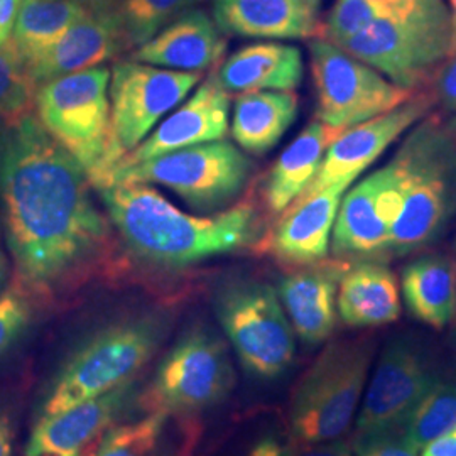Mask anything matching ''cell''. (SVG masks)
<instances>
[{
	"mask_svg": "<svg viewBox=\"0 0 456 456\" xmlns=\"http://www.w3.org/2000/svg\"><path fill=\"white\" fill-rule=\"evenodd\" d=\"M354 183L340 181L314 195L296 200L277 216L276 227L262 237L257 247L277 262L291 267L326 261L340 201Z\"/></svg>",
	"mask_w": 456,
	"mask_h": 456,
	"instance_id": "cell-15",
	"label": "cell"
},
{
	"mask_svg": "<svg viewBox=\"0 0 456 456\" xmlns=\"http://www.w3.org/2000/svg\"><path fill=\"white\" fill-rule=\"evenodd\" d=\"M337 310L343 323L354 328L394 323L401 314L399 282L382 262H350L338 282Z\"/></svg>",
	"mask_w": 456,
	"mask_h": 456,
	"instance_id": "cell-24",
	"label": "cell"
},
{
	"mask_svg": "<svg viewBox=\"0 0 456 456\" xmlns=\"http://www.w3.org/2000/svg\"><path fill=\"white\" fill-rule=\"evenodd\" d=\"M98 193L126 250L158 269H184L261 242V216L250 201L195 216L142 183L112 184Z\"/></svg>",
	"mask_w": 456,
	"mask_h": 456,
	"instance_id": "cell-2",
	"label": "cell"
},
{
	"mask_svg": "<svg viewBox=\"0 0 456 456\" xmlns=\"http://www.w3.org/2000/svg\"><path fill=\"white\" fill-rule=\"evenodd\" d=\"M37 85L11 39L0 46V118L17 120L31 115Z\"/></svg>",
	"mask_w": 456,
	"mask_h": 456,
	"instance_id": "cell-33",
	"label": "cell"
},
{
	"mask_svg": "<svg viewBox=\"0 0 456 456\" xmlns=\"http://www.w3.org/2000/svg\"><path fill=\"white\" fill-rule=\"evenodd\" d=\"M233 386L227 343L210 326L195 323L164 355L141 404L147 412L193 416L224 403Z\"/></svg>",
	"mask_w": 456,
	"mask_h": 456,
	"instance_id": "cell-8",
	"label": "cell"
},
{
	"mask_svg": "<svg viewBox=\"0 0 456 456\" xmlns=\"http://www.w3.org/2000/svg\"><path fill=\"white\" fill-rule=\"evenodd\" d=\"M86 12L73 0H22L11 43L29 68Z\"/></svg>",
	"mask_w": 456,
	"mask_h": 456,
	"instance_id": "cell-30",
	"label": "cell"
},
{
	"mask_svg": "<svg viewBox=\"0 0 456 456\" xmlns=\"http://www.w3.org/2000/svg\"><path fill=\"white\" fill-rule=\"evenodd\" d=\"M450 39V22L379 20L333 45L372 66L392 83L416 90L435 66L448 58Z\"/></svg>",
	"mask_w": 456,
	"mask_h": 456,
	"instance_id": "cell-12",
	"label": "cell"
},
{
	"mask_svg": "<svg viewBox=\"0 0 456 456\" xmlns=\"http://www.w3.org/2000/svg\"><path fill=\"white\" fill-rule=\"evenodd\" d=\"M254 163L240 149L222 141L184 147L124 169H112L97 190L142 183L161 184L200 212H218L244 191Z\"/></svg>",
	"mask_w": 456,
	"mask_h": 456,
	"instance_id": "cell-6",
	"label": "cell"
},
{
	"mask_svg": "<svg viewBox=\"0 0 456 456\" xmlns=\"http://www.w3.org/2000/svg\"><path fill=\"white\" fill-rule=\"evenodd\" d=\"M166 320L146 313L103 325L86 337L49 382L39 414H53L115 391L146 367L161 346Z\"/></svg>",
	"mask_w": 456,
	"mask_h": 456,
	"instance_id": "cell-4",
	"label": "cell"
},
{
	"mask_svg": "<svg viewBox=\"0 0 456 456\" xmlns=\"http://www.w3.org/2000/svg\"><path fill=\"white\" fill-rule=\"evenodd\" d=\"M203 0H115V16L129 49L139 48Z\"/></svg>",
	"mask_w": 456,
	"mask_h": 456,
	"instance_id": "cell-31",
	"label": "cell"
},
{
	"mask_svg": "<svg viewBox=\"0 0 456 456\" xmlns=\"http://www.w3.org/2000/svg\"><path fill=\"white\" fill-rule=\"evenodd\" d=\"M180 418L156 411L142 419L112 426L94 456H191L195 440L183 433Z\"/></svg>",
	"mask_w": 456,
	"mask_h": 456,
	"instance_id": "cell-29",
	"label": "cell"
},
{
	"mask_svg": "<svg viewBox=\"0 0 456 456\" xmlns=\"http://www.w3.org/2000/svg\"><path fill=\"white\" fill-rule=\"evenodd\" d=\"M421 456H456V428L428 443L421 450Z\"/></svg>",
	"mask_w": 456,
	"mask_h": 456,
	"instance_id": "cell-39",
	"label": "cell"
},
{
	"mask_svg": "<svg viewBox=\"0 0 456 456\" xmlns=\"http://www.w3.org/2000/svg\"><path fill=\"white\" fill-rule=\"evenodd\" d=\"M5 279H7V259H5V254H4V248H2V242H0V294L4 291Z\"/></svg>",
	"mask_w": 456,
	"mask_h": 456,
	"instance_id": "cell-44",
	"label": "cell"
},
{
	"mask_svg": "<svg viewBox=\"0 0 456 456\" xmlns=\"http://www.w3.org/2000/svg\"><path fill=\"white\" fill-rule=\"evenodd\" d=\"M436 98L446 112L456 117V53L441 68L436 78Z\"/></svg>",
	"mask_w": 456,
	"mask_h": 456,
	"instance_id": "cell-36",
	"label": "cell"
},
{
	"mask_svg": "<svg viewBox=\"0 0 456 456\" xmlns=\"http://www.w3.org/2000/svg\"><path fill=\"white\" fill-rule=\"evenodd\" d=\"M352 450L355 456H419V450L408 440L404 429L354 436Z\"/></svg>",
	"mask_w": 456,
	"mask_h": 456,
	"instance_id": "cell-35",
	"label": "cell"
},
{
	"mask_svg": "<svg viewBox=\"0 0 456 456\" xmlns=\"http://www.w3.org/2000/svg\"><path fill=\"white\" fill-rule=\"evenodd\" d=\"M455 248H456V242H455Z\"/></svg>",
	"mask_w": 456,
	"mask_h": 456,
	"instance_id": "cell-47",
	"label": "cell"
},
{
	"mask_svg": "<svg viewBox=\"0 0 456 456\" xmlns=\"http://www.w3.org/2000/svg\"><path fill=\"white\" fill-rule=\"evenodd\" d=\"M374 348L367 342L330 343L301 377L291 397L296 444L338 440L350 428L365 391Z\"/></svg>",
	"mask_w": 456,
	"mask_h": 456,
	"instance_id": "cell-5",
	"label": "cell"
},
{
	"mask_svg": "<svg viewBox=\"0 0 456 456\" xmlns=\"http://www.w3.org/2000/svg\"><path fill=\"white\" fill-rule=\"evenodd\" d=\"M110 69L95 66L37 86L34 109L49 135L82 164L90 180L110 142Z\"/></svg>",
	"mask_w": 456,
	"mask_h": 456,
	"instance_id": "cell-9",
	"label": "cell"
},
{
	"mask_svg": "<svg viewBox=\"0 0 456 456\" xmlns=\"http://www.w3.org/2000/svg\"><path fill=\"white\" fill-rule=\"evenodd\" d=\"M247 456H296V453L293 446L284 444L274 436H265L248 452Z\"/></svg>",
	"mask_w": 456,
	"mask_h": 456,
	"instance_id": "cell-40",
	"label": "cell"
},
{
	"mask_svg": "<svg viewBox=\"0 0 456 456\" xmlns=\"http://www.w3.org/2000/svg\"><path fill=\"white\" fill-rule=\"evenodd\" d=\"M299 97L294 90L245 92L235 100L232 135L248 154L269 152L297 117Z\"/></svg>",
	"mask_w": 456,
	"mask_h": 456,
	"instance_id": "cell-26",
	"label": "cell"
},
{
	"mask_svg": "<svg viewBox=\"0 0 456 456\" xmlns=\"http://www.w3.org/2000/svg\"><path fill=\"white\" fill-rule=\"evenodd\" d=\"M213 310L247 374L274 380L291 367L293 326L271 284L257 279L228 281L215 294Z\"/></svg>",
	"mask_w": 456,
	"mask_h": 456,
	"instance_id": "cell-7",
	"label": "cell"
},
{
	"mask_svg": "<svg viewBox=\"0 0 456 456\" xmlns=\"http://www.w3.org/2000/svg\"><path fill=\"white\" fill-rule=\"evenodd\" d=\"M0 212L26 297H61L114 262V227L88 173L33 115L0 124Z\"/></svg>",
	"mask_w": 456,
	"mask_h": 456,
	"instance_id": "cell-1",
	"label": "cell"
},
{
	"mask_svg": "<svg viewBox=\"0 0 456 456\" xmlns=\"http://www.w3.org/2000/svg\"><path fill=\"white\" fill-rule=\"evenodd\" d=\"M453 322H455V325H456V311H455V318H453Z\"/></svg>",
	"mask_w": 456,
	"mask_h": 456,
	"instance_id": "cell-46",
	"label": "cell"
},
{
	"mask_svg": "<svg viewBox=\"0 0 456 456\" xmlns=\"http://www.w3.org/2000/svg\"><path fill=\"white\" fill-rule=\"evenodd\" d=\"M318 11L310 0H213L222 33L257 39H310L322 29Z\"/></svg>",
	"mask_w": 456,
	"mask_h": 456,
	"instance_id": "cell-22",
	"label": "cell"
},
{
	"mask_svg": "<svg viewBox=\"0 0 456 456\" xmlns=\"http://www.w3.org/2000/svg\"><path fill=\"white\" fill-rule=\"evenodd\" d=\"M446 5H448V11H450V28H452V39H450V54H455L456 53V0H446ZM446 58V60H448Z\"/></svg>",
	"mask_w": 456,
	"mask_h": 456,
	"instance_id": "cell-42",
	"label": "cell"
},
{
	"mask_svg": "<svg viewBox=\"0 0 456 456\" xmlns=\"http://www.w3.org/2000/svg\"><path fill=\"white\" fill-rule=\"evenodd\" d=\"M14 452V428L7 414L0 412V456H12Z\"/></svg>",
	"mask_w": 456,
	"mask_h": 456,
	"instance_id": "cell-41",
	"label": "cell"
},
{
	"mask_svg": "<svg viewBox=\"0 0 456 456\" xmlns=\"http://www.w3.org/2000/svg\"><path fill=\"white\" fill-rule=\"evenodd\" d=\"M350 261H322L297 267L277 288L281 305L293 331L308 345L330 338L337 325L338 282Z\"/></svg>",
	"mask_w": 456,
	"mask_h": 456,
	"instance_id": "cell-19",
	"label": "cell"
},
{
	"mask_svg": "<svg viewBox=\"0 0 456 456\" xmlns=\"http://www.w3.org/2000/svg\"><path fill=\"white\" fill-rule=\"evenodd\" d=\"M310 68L316 90V120L331 127L352 126L391 112L416 95L345 49L314 37L310 41Z\"/></svg>",
	"mask_w": 456,
	"mask_h": 456,
	"instance_id": "cell-11",
	"label": "cell"
},
{
	"mask_svg": "<svg viewBox=\"0 0 456 456\" xmlns=\"http://www.w3.org/2000/svg\"><path fill=\"white\" fill-rule=\"evenodd\" d=\"M201 73L175 71L139 61H118L110 75V142L100 171L92 178L95 188L107 173L147 137L169 110L180 105Z\"/></svg>",
	"mask_w": 456,
	"mask_h": 456,
	"instance_id": "cell-10",
	"label": "cell"
},
{
	"mask_svg": "<svg viewBox=\"0 0 456 456\" xmlns=\"http://www.w3.org/2000/svg\"><path fill=\"white\" fill-rule=\"evenodd\" d=\"M310 2H313V4H314V5H318V7H320V5H322V0H310Z\"/></svg>",
	"mask_w": 456,
	"mask_h": 456,
	"instance_id": "cell-45",
	"label": "cell"
},
{
	"mask_svg": "<svg viewBox=\"0 0 456 456\" xmlns=\"http://www.w3.org/2000/svg\"><path fill=\"white\" fill-rule=\"evenodd\" d=\"M228 110L230 95L218 85L213 71L200 85L193 97L181 105L175 114L167 117L156 131L129 154H126L112 169L131 167L184 147L225 139Z\"/></svg>",
	"mask_w": 456,
	"mask_h": 456,
	"instance_id": "cell-17",
	"label": "cell"
},
{
	"mask_svg": "<svg viewBox=\"0 0 456 456\" xmlns=\"http://www.w3.org/2000/svg\"><path fill=\"white\" fill-rule=\"evenodd\" d=\"M343 131L345 129L313 120L281 152L264 184V201L273 216L277 218L281 213L286 212L294 200L305 191L316 176L328 147L338 139Z\"/></svg>",
	"mask_w": 456,
	"mask_h": 456,
	"instance_id": "cell-25",
	"label": "cell"
},
{
	"mask_svg": "<svg viewBox=\"0 0 456 456\" xmlns=\"http://www.w3.org/2000/svg\"><path fill=\"white\" fill-rule=\"evenodd\" d=\"M296 456H355V453H352L346 443L331 440L305 444Z\"/></svg>",
	"mask_w": 456,
	"mask_h": 456,
	"instance_id": "cell-38",
	"label": "cell"
},
{
	"mask_svg": "<svg viewBox=\"0 0 456 456\" xmlns=\"http://www.w3.org/2000/svg\"><path fill=\"white\" fill-rule=\"evenodd\" d=\"M379 20L450 22V11L446 0H335L320 37L340 43Z\"/></svg>",
	"mask_w": 456,
	"mask_h": 456,
	"instance_id": "cell-28",
	"label": "cell"
},
{
	"mask_svg": "<svg viewBox=\"0 0 456 456\" xmlns=\"http://www.w3.org/2000/svg\"><path fill=\"white\" fill-rule=\"evenodd\" d=\"M31 323V306L24 294H0V357H4Z\"/></svg>",
	"mask_w": 456,
	"mask_h": 456,
	"instance_id": "cell-34",
	"label": "cell"
},
{
	"mask_svg": "<svg viewBox=\"0 0 456 456\" xmlns=\"http://www.w3.org/2000/svg\"><path fill=\"white\" fill-rule=\"evenodd\" d=\"M82 4L88 11H100V9H112L115 0H73Z\"/></svg>",
	"mask_w": 456,
	"mask_h": 456,
	"instance_id": "cell-43",
	"label": "cell"
},
{
	"mask_svg": "<svg viewBox=\"0 0 456 456\" xmlns=\"http://www.w3.org/2000/svg\"><path fill=\"white\" fill-rule=\"evenodd\" d=\"M386 166L355 181L343 195L331 235V252L343 261H365L389 254L391 216L384 207Z\"/></svg>",
	"mask_w": 456,
	"mask_h": 456,
	"instance_id": "cell-18",
	"label": "cell"
},
{
	"mask_svg": "<svg viewBox=\"0 0 456 456\" xmlns=\"http://www.w3.org/2000/svg\"><path fill=\"white\" fill-rule=\"evenodd\" d=\"M440 382L423 352L408 342H394L382 352L365 389L355 435L404 429L411 412Z\"/></svg>",
	"mask_w": 456,
	"mask_h": 456,
	"instance_id": "cell-13",
	"label": "cell"
},
{
	"mask_svg": "<svg viewBox=\"0 0 456 456\" xmlns=\"http://www.w3.org/2000/svg\"><path fill=\"white\" fill-rule=\"evenodd\" d=\"M305 75L301 51L284 43H256L235 51L215 69L218 85L230 94L296 90Z\"/></svg>",
	"mask_w": 456,
	"mask_h": 456,
	"instance_id": "cell-23",
	"label": "cell"
},
{
	"mask_svg": "<svg viewBox=\"0 0 456 456\" xmlns=\"http://www.w3.org/2000/svg\"><path fill=\"white\" fill-rule=\"evenodd\" d=\"M456 428V386L438 382L404 424V435L421 452L428 443Z\"/></svg>",
	"mask_w": 456,
	"mask_h": 456,
	"instance_id": "cell-32",
	"label": "cell"
},
{
	"mask_svg": "<svg viewBox=\"0 0 456 456\" xmlns=\"http://www.w3.org/2000/svg\"><path fill=\"white\" fill-rule=\"evenodd\" d=\"M431 107L433 98L426 94H416L391 112L345 129L338 139L328 147L316 176L296 200L314 195L340 181L359 180L360 175L372 166L392 142L429 114Z\"/></svg>",
	"mask_w": 456,
	"mask_h": 456,
	"instance_id": "cell-14",
	"label": "cell"
},
{
	"mask_svg": "<svg viewBox=\"0 0 456 456\" xmlns=\"http://www.w3.org/2000/svg\"><path fill=\"white\" fill-rule=\"evenodd\" d=\"M401 289L406 308L419 323L443 330L455 318L456 264L446 256H423L403 271Z\"/></svg>",
	"mask_w": 456,
	"mask_h": 456,
	"instance_id": "cell-27",
	"label": "cell"
},
{
	"mask_svg": "<svg viewBox=\"0 0 456 456\" xmlns=\"http://www.w3.org/2000/svg\"><path fill=\"white\" fill-rule=\"evenodd\" d=\"M20 5L22 0H0V46L12 37Z\"/></svg>",
	"mask_w": 456,
	"mask_h": 456,
	"instance_id": "cell-37",
	"label": "cell"
},
{
	"mask_svg": "<svg viewBox=\"0 0 456 456\" xmlns=\"http://www.w3.org/2000/svg\"><path fill=\"white\" fill-rule=\"evenodd\" d=\"M135 382L71 408L37 416L26 456H83L135 399Z\"/></svg>",
	"mask_w": 456,
	"mask_h": 456,
	"instance_id": "cell-16",
	"label": "cell"
},
{
	"mask_svg": "<svg viewBox=\"0 0 456 456\" xmlns=\"http://www.w3.org/2000/svg\"><path fill=\"white\" fill-rule=\"evenodd\" d=\"M392 161L399 173V213L391 227L389 254L404 256L438 240L456 216V135L426 115Z\"/></svg>",
	"mask_w": 456,
	"mask_h": 456,
	"instance_id": "cell-3",
	"label": "cell"
},
{
	"mask_svg": "<svg viewBox=\"0 0 456 456\" xmlns=\"http://www.w3.org/2000/svg\"><path fill=\"white\" fill-rule=\"evenodd\" d=\"M225 49L227 39L215 19L201 9H190L135 48L132 60L175 71L203 73L222 61Z\"/></svg>",
	"mask_w": 456,
	"mask_h": 456,
	"instance_id": "cell-21",
	"label": "cell"
},
{
	"mask_svg": "<svg viewBox=\"0 0 456 456\" xmlns=\"http://www.w3.org/2000/svg\"><path fill=\"white\" fill-rule=\"evenodd\" d=\"M127 49L114 7L88 11L43 58L29 66V73L39 86L115 60Z\"/></svg>",
	"mask_w": 456,
	"mask_h": 456,
	"instance_id": "cell-20",
	"label": "cell"
}]
</instances>
